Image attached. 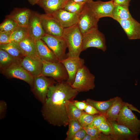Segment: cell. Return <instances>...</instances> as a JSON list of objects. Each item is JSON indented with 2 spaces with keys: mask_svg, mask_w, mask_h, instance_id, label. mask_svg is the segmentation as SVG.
Returning <instances> with one entry per match:
<instances>
[{
  "mask_svg": "<svg viewBox=\"0 0 140 140\" xmlns=\"http://www.w3.org/2000/svg\"><path fill=\"white\" fill-rule=\"evenodd\" d=\"M79 92L66 81L55 83L49 88L41 110L44 119L50 124L58 127H66L69 120L66 111L67 100L73 101Z\"/></svg>",
  "mask_w": 140,
  "mask_h": 140,
  "instance_id": "obj_1",
  "label": "cell"
},
{
  "mask_svg": "<svg viewBox=\"0 0 140 140\" xmlns=\"http://www.w3.org/2000/svg\"><path fill=\"white\" fill-rule=\"evenodd\" d=\"M62 37L66 42L68 50L67 57H79L82 51V34L78 24L64 28Z\"/></svg>",
  "mask_w": 140,
  "mask_h": 140,
  "instance_id": "obj_2",
  "label": "cell"
},
{
  "mask_svg": "<svg viewBox=\"0 0 140 140\" xmlns=\"http://www.w3.org/2000/svg\"><path fill=\"white\" fill-rule=\"evenodd\" d=\"M95 76L84 65L78 71L73 83L71 86L79 92H87L93 90L95 87Z\"/></svg>",
  "mask_w": 140,
  "mask_h": 140,
  "instance_id": "obj_3",
  "label": "cell"
},
{
  "mask_svg": "<svg viewBox=\"0 0 140 140\" xmlns=\"http://www.w3.org/2000/svg\"><path fill=\"white\" fill-rule=\"evenodd\" d=\"M42 62L41 75L51 77L58 82L67 81L68 74L65 67L61 62H53L42 60Z\"/></svg>",
  "mask_w": 140,
  "mask_h": 140,
  "instance_id": "obj_4",
  "label": "cell"
},
{
  "mask_svg": "<svg viewBox=\"0 0 140 140\" xmlns=\"http://www.w3.org/2000/svg\"><path fill=\"white\" fill-rule=\"evenodd\" d=\"M90 47H94L103 52L107 50L105 36L96 29L82 34V51Z\"/></svg>",
  "mask_w": 140,
  "mask_h": 140,
  "instance_id": "obj_5",
  "label": "cell"
},
{
  "mask_svg": "<svg viewBox=\"0 0 140 140\" xmlns=\"http://www.w3.org/2000/svg\"><path fill=\"white\" fill-rule=\"evenodd\" d=\"M116 121L127 127L135 133H140V120L128 107L125 102H124Z\"/></svg>",
  "mask_w": 140,
  "mask_h": 140,
  "instance_id": "obj_6",
  "label": "cell"
},
{
  "mask_svg": "<svg viewBox=\"0 0 140 140\" xmlns=\"http://www.w3.org/2000/svg\"><path fill=\"white\" fill-rule=\"evenodd\" d=\"M41 39L53 52L59 61L67 57L65 52L67 45L62 37L46 34Z\"/></svg>",
  "mask_w": 140,
  "mask_h": 140,
  "instance_id": "obj_7",
  "label": "cell"
},
{
  "mask_svg": "<svg viewBox=\"0 0 140 140\" xmlns=\"http://www.w3.org/2000/svg\"><path fill=\"white\" fill-rule=\"evenodd\" d=\"M55 83L53 80L40 75L34 77L32 91L36 98L43 104L46 98L49 87Z\"/></svg>",
  "mask_w": 140,
  "mask_h": 140,
  "instance_id": "obj_8",
  "label": "cell"
},
{
  "mask_svg": "<svg viewBox=\"0 0 140 140\" xmlns=\"http://www.w3.org/2000/svg\"><path fill=\"white\" fill-rule=\"evenodd\" d=\"M99 20L86 4L84 9L79 14L77 23L82 34L98 29V23Z\"/></svg>",
  "mask_w": 140,
  "mask_h": 140,
  "instance_id": "obj_9",
  "label": "cell"
},
{
  "mask_svg": "<svg viewBox=\"0 0 140 140\" xmlns=\"http://www.w3.org/2000/svg\"><path fill=\"white\" fill-rule=\"evenodd\" d=\"M86 4L95 17L99 19L105 17L111 18L115 6L113 0L107 2L99 0L93 1Z\"/></svg>",
  "mask_w": 140,
  "mask_h": 140,
  "instance_id": "obj_10",
  "label": "cell"
},
{
  "mask_svg": "<svg viewBox=\"0 0 140 140\" xmlns=\"http://www.w3.org/2000/svg\"><path fill=\"white\" fill-rule=\"evenodd\" d=\"M8 78H15L23 80L32 88L33 86L34 77L23 68L19 62L13 64L2 71Z\"/></svg>",
  "mask_w": 140,
  "mask_h": 140,
  "instance_id": "obj_11",
  "label": "cell"
},
{
  "mask_svg": "<svg viewBox=\"0 0 140 140\" xmlns=\"http://www.w3.org/2000/svg\"><path fill=\"white\" fill-rule=\"evenodd\" d=\"M42 24L46 34L62 37L64 28L51 15H40Z\"/></svg>",
  "mask_w": 140,
  "mask_h": 140,
  "instance_id": "obj_12",
  "label": "cell"
},
{
  "mask_svg": "<svg viewBox=\"0 0 140 140\" xmlns=\"http://www.w3.org/2000/svg\"><path fill=\"white\" fill-rule=\"evenodd\" d=\"M112 131L110 135L113 140H138L139 134L135 133L127 127L116 121L109 122Z\"/></svg>",
  "mask_w": 140,
  "mask_h": 140,
  "instance_id": "obj_13",
  "label": "cell"
},
{
  "mask_svg": "<svg viewBox=\"0 0 140 140\" xmlns=\"http://www.w3.org/2000/svg\"><path fill=\"white\" fill-rule=\"evenodd\" d=\"M60 61L64 65L68 74L66 81L71 85L74 82L79 69L84 65V60L80 57H67Z\"/></svg>",
  "mask_w": 140,
  "mask_h": 140,
  "instance_id": "obj_14",
  "label": "cell"
},
{
  "mask_svg": "<svg viewBox=\"0 0 140 140\" xmlns=\"http://www.w3.org/2000/svg\"><path fill=\"white\" fill-rule=\"evenodd\" d=\"M27 28L29 36L36 41L40 39L45 34L41 22L40 15L32 11Z\"/></svg>",
  "mask_w": 140,
  "mask_h": 140,
  "instance_id": "obj_15",
  "label": "cell"
},
{
  "mask_svg": "<svg viewBox=\"0 0 140 140\" xmlns=\"http://www.w3.org/2000/svg\"><path fill=\"white\" fill-rule=\"evenodd\" d=\"M79 14L70 12L61 9L51 15L64 29L71 27L77 24Z\"/></svg>",
  "mask_w": 140,
  "mask_h": 140,
  "instance_id": "obj_16",
  "label": "cell"
},
{
  "mask_svg": "<svg viewBox=\"0 0 140 140\" xmlns=\"http://www.w3.org/2000/svg\"><path fill=\"white\" fill-rule=\"evenodd\" d=\"M129 40L140 39V23L133 17L117 21Z\"/></svg>",
  "mask_w": 140,
  "mask_h": 140,
  "instance_id": "obj_17",
  "label": "cell"
},
{
  "mask_svg": "<svg viewBox=\"0 0 140 140\" xmlns=\"http://www.w3.org/2000/svg\"><path fill=\"white\" fill-rule=\"evenodd\" d=\"M19 63L34 77L41 75L43 67L42 61L25 56L20 60Z\"/></svg>",
  "mask_w": 140,
  "mask_h": 140,
  "instance_id": "obj_18",
  "label": "cell"
},
{
  "mask_svg": "<svg viewBox=\"0 0 140 140\" xmlns=\"http://www.w3.org/2000/svg\"><path fill=\"white\" fill-rule=\"evenodd\" d=\"M32 12L30 9L27 8H15L6 17L13 19L18 26L27 27Z\"/></svg>",
  "mask_w": 140,
  "mask_h": 140,
  "instance_id": "obj_19",
  "label": "cell"
},
{
  "mask_svg": "<svg viewBox=\"0 0 140 140\" xmlns=\"http://www.w3.org/2000/svg\"><path fill=\"white\" fill-rule=\"evenodd\" d=\"M17 44L20 47L25 56H28L36 60L42 61L38 53L36 41L30 36L26 38Z\"/></svg>",
  "mask_w": 140,
  "mask_h": 140,
  "instance_id": "obj_20",
  "label": "cell"
},
{
  "mask_svg": "<svg viewBox=\"0 0 140 140\" xmlns=\"http://www.w3.org/2000/svg\"><path fill=\"white\" fill-rule=\"evenodd\" d=\"M36 44L38 55L42 60L53 62L59 61L53 52L41 39L36 41Z\"/></svg>",
  "mask_w": 140,
  "mask_h": 140,
  "instance_id": "obj_21",
  "label": "cell"
},
{
  "mask_svg": "<svg viewBox=\"0 0 140 140\" xmlns=\"http://www.w3.org/2000/svg\"><path fill=\"white\" fill-rule=\"evenodd\" d=\"M68 0H40L37 4L44 10L45 14L51 15L63 9Z\"/></svg>",
  "mask_w": 140,
  "mask_h": 140,
  "instance_id": "obj_22",
  "label": "cell"
},
{
  "mask_svg": "<svg viewBox=\"0 0 140 140\" xmlns=\"http://www.w3.org/2000/svg\"><path fill=\"white\" fill-rule=\"evenodd\" d=\"M124 102L120 97L116 96L115 101L104 115L108 121L109 122L116 121Z\"/></svg>",
  "mask_w": 140,
  "mask_h": 140,
  "instance_id": "obj_23",
  "label": "cell"
},
{
  "mask_svg": "<svg viewBox=\"0 0 140 140\" xmlns=\"http://www.w3.org/2000/svg\"><path fill=\"white\" fill-rule=\"evenodd\" d=\"M116 97L109 100L104 101H98L88 99L85 101L88 104L95 108L99 111L100 114L104 115L115 100Z\"/></svg>",
  "mask_w": 140,
  "mask_h": 140,
  "instance_id": "obj_24",
  "label": "cell"
},
{
  "mask_svg": "<svg viewBox=\"0 0 140 140\" xmlns=\"http://www.w3.org/2000/svg\"><path fill=\"white\" fill-rule=\"evenodd\" d=\"M129 7L126 6L115 5L111 18L117 21L132 18Z\"/></svg>",
  "mask_w": 140,
  "mask_h": 140,
  "instance_id": "obj_25",
  "label": "cell"
},
{
  "mask_svg": "<svg viewBox=\"0 0 140 140\" xmlns=\"http://www.w3.org/2000/svg\"><path fill=\"white\" fill-rule=\"evenodd\" d=\"M0 48L5 51L12 56L19 60L25 57L20 46L18 44L14 43H10L1 44Z\"/></svg>",
  "mask_w": 140,
  "mask_h": 140,
  "instance_id": "obj_26",
  "label": "cell"
},
{
  "mask_svg": "<svg viewBox=\"0 0 140 140\" xmlns=\"http://www.w3.org/2000/svg\"><path fill=\"white\" fill-rule=\"evenodd\" d=\"M29 36L27 27L18 26L12 32L10 43L18 44Z\"/></svg>",
  "mask_w": 140,
  "mask_h": 140,
  "instance_id": "obj_27",
  "label": "cell"
},
{
  "mask_svg": "<svg viewBox=\"0 0 140 140\" xmlns=\"http://www.w3.org/2000/svg\"><path fill=\"white\" fill-rule=\"evenodd\" d=\"M19 60L0 48V67L1 71L14 63L19 62Z\"/></svg>",
  "mask_w": 140,
  "mask_h": 140,
  "instance_id": "obj_28",
  "label": "cell"
},
{
  "mask_svg": "<svg viewBox=\"0 0 140 140\" xmlns=\"http://www.w3.org/2000/svg\"><path fill=\"white\" fill-rule=\"evenodd\" d=\"M73 101H66L65 103L66 111L69 121L78 120L84 111L77 108Z\"/></svg>",
  "mask_w": 140,
  "mask_h": 140,
  "instance_id": "obj_29",
  "label": "cell"
},
{
  "mask_svg": "<svg viewBox=\"0 0 140 140\" xmlns=\"http://www.w3.org/2000/svg\"><path fill=\"white\" fill-rule=\"evenodd\" d=\"M86 4L68 0L63 9L73 13L80 14L84 9Z\"/></svg>",
  "mask_w": 140,
  "mask_h": 140,
  "instance_id": "obj_30",
  "label": "cell"
},
{
  "mask_svg": "<svg viewBox=\"0 0 140 140\" xmlns=\"http://www.w3.org/2000/svg\"><path fill=\"white\" fill-rule=\"evenodd\" d=\"M68 129L66 134V140H72L75 134L80 129L83 128L78 120L69 121Z\"/></svg>",
  "mask_w": 140,
  "mask_h": 140,
  "instance_id": "obj_31",
  "label": "cell"
},
{
  "mask_svg": "<svg viewBox=\"0 0 140 140\" xmlns=\"http://www.w3.org/2000/svg\"><path fill=\"white\" fill-rule=\"evenodd\" d=\"M18 26L13 19L6 17L5 20L0 24V32L13 31Z\"/></svg>",
  "mask_w": 140,
  "mask_h": 140,
  "instance_id": "obj_32",
  "label": "cell"
},
{
  "mask_svg": "<svg viewBox=\"0 0 140 140\" xmlns=\"http://www.w3.org/2000/svg\"><path fill=\"white\" fill-rule=\"evenodd\" d=\"M97 115H91L83 112L78 121L83 127L91 124L94 118Z\"/></svg>",
  "mask_w": 140,
  "mask_h": 140,
  "instance_id": "obj_33",
  "label": "cell"
},
{
  "mask_svg": "<svg viewBox=\"0 0 140 140\" xmlns=\"http://www.w3.org/2000/svg\"><path fill=\"white\" fill-rule=\"evenodd\" d=\"M86 134L92 136L98 137L99 140H102L103 134L97 128L93 127L91 124L83 127Z\"/></svg>",
  "mask_w": 140,
  "mask_h": 140,
  "instance_id": "obj_34",
  "label": "cell"
},
{
  "mask_svg": "<svg viewBox=\"0 0 140 140\" xmlns=\"http://www.w3.org/2000/svg\"><path fill=\"white\" fill-rule=\"evenodd\" d=\"M98 129L101 132L106 135H110L112 131L111 124L107 119L101 123Z\"/></svg>",
  "mask_w": 140,
  "mask_h": 140,
  "instance_id": "obj_35",
  "label": "cell"
},
{
  "mask_svg": "<svg viewBox=\"0 0 140 140\" xmlns=\"http://www.w3.org/2000/svg\"><path fill=\"white\" fill-rule=\"evenodd\" d=\"M12 31L0 32V44L10 43L11 34Z\"/></svg>",
  "mask_w": 140,
  "mask_h": 140,
  "instance_id": "obj_36",
  "label": "cell"
},
{
  "mask_svg": "<svg viewBox=\"0 0 140 140\" xmlns=\"http://www.w3.org/2000/svg\"><path fill=\"white\" fill-rule=\"evenodd\" d=\"M106 119L104 115H97L94 118L91 124L94 127L98 129L101 123Z\"/></svg>",
  "mask_w": 140,
  "mask_h": 140,
  "instance_id": "obj_37",
  "label": "cell"
},
{
  "mask_svg": "<svg viewBox=\"0 0 140 140\" xmlns=\"http://www.w3.org/2000/svg\"><path fill=\"white\" fill-rule=\"evenodd\" d=\"M86 134V131L83 128L76 132L72 140H83Z\"/></svg>",
  "mask_w": 140,
  "mask_h": 140,
  "instance_id": "obj_38",
  "label": "cell"
},
{
  "mask_svg": "<svg viewBox=\"0 0 140 140\" xmlns=\"http://www.w3.org/2000/svg\"><path fill=\"white\" fill-rule=\"evenodd\" d=\"M7 108V104L6 102L3 100L0 101V119H3L5 116Z\"/></svg>",
  "mask_w": 140,
  "mask_h": 140,
  "instance_id": "obj_39",
  "label": "cell"
},
{
  "mask_svg": "<svg viewBox=\"0 0 140 140\" xmlns=\"http://www.w3.org/2000/svg\"><path fill=\"white\" fill-rule=\"evenodd\" d=\"M84 110L86 113L91 115H95L100 114L99 111L95 108L88 104Z\"/></svg>",
  "mask_w": 140,
  "mask_h": 140,
  "instance_id": "obj_40",
  "label": "cell"
},
{
  "mask_svg": "<svg viewBox=\"0 0 140 140\" xmlns=\"http://www.w3.org/2000/svg\"><path fill=\"white\" fill-rule=\"evenodd\" d=\"M73 102L74 104L77 108L82 111L84 110L87 104L85 101H81L73 100Z\"/></svg>",
  "mask_w": 140,
  "mask_h": 140,
  "instance_id": "obj_41",
  "label": "cell"
},
{
  "mask_svg": "<svg viewBox=\"0 0 140 140\" xmlns=\"http://www.w3.org/2000/svg\"><path fill=\"white\" fill-rule=\"evenodd\" d=\"M115 5L129 6L131 0H113Z\"/></svg>",
  "mask_w": 140,
  "mask_h": 140,
  "instance_id": "obj_42",
  "label": "cell"
},
{
  "mask_svg": "<svg viewBox=\"0 0 140 140\" xmlns=\"http://www.w3.org/2000/svg\"><path fill=\"white\" fill-rule=\"evenodd\" d=\"M83 140H99V138L98 137L92 136L86 134Z\"/></svg>",
  "mask_w": 140,
  "mask_h": 140,
  "instance_id": "obj_43",
  "label": "cell"
},
{
  "mask_svg": "<svg viewBox=\"0 0 140 140\" xmlns=\"http://www.w3.org/2000/svg\"><path fill=\"white\" fill-rule=\"evenodd\" d=\"M126 104L128 107L132 110L137 112L140 114V111L132 104L126 102Z\"/></svg>",
  "mask_w": 140,
  "mask_h": 140,
  "instance_id": "obj_44",
  "label": "cell"
},
{
  "mask_svg": "<svg viewBox=\"0 0 140 140\" xmlns=\"http://www.w3.org/2000/svg\"><path fill=\"white\" fill-rule=\"evenodd\" d=\"M29 3L32 5L37 4L40 0H27Z\"/></svg>",
  "mask_w": 140,
  "mask_h": 140,
  "instance_id": "obj_45",
  "label": "cell"
},
{
  "mask_svg": "<svg viewBox=\"0 0 140 140\" xmlns=\"http://www.w3.org/2000/svg\"><path fill=\"white\" fill-rule=\"evenodd\" d=\"M75 2L84 3L86 4L87 3L93 0H72Z\"/></svg>",
  "mask_w": 140,
  "mask_h": 140,
  "instance_id": "obj_46",
  "label": "cell"
}]
</instances>
